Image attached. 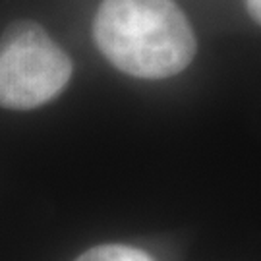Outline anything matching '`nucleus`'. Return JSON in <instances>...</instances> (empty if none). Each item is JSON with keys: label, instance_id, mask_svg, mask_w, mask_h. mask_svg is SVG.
I'll return each mask as SVG.
<instances>
[{"label": "nucleus", "instance_id": "1", "mask_svg": "<svg viewBox=\"0 0 261 261\" xmlns=\"http://www.w3.org/2000/svg\"><path fill=\"white\" fill-rule=\"evenodd\" d=\"M93 37L112 66L143 80L180 74L197 50L192 23L174 0H103Z\"/></svg>", "mask_w": 261, "mask_h": 261}, {"label": "nucleus", "instance_id": "2", "mask_svg": "<svg viewBox=\"0 0 261 261\" xmlns=\"http://www.w3.org/2000/svg\"><path fill=\"white\" fill-rule=\"evenodd\" d=\"M72 77V60L37 21L19 19L0 37V107L29 111L53 101Z\"/></svg>", "mask_w": 261, "mask_h": 261}, {"label": "nucleus", "instance_id": "3", "mask_svg": "<svg viewBox=\"0 0 261 261\" xmlns=\"http://www.w3.org/2000/svg\"><path fill=\"white\" fill-rule=\"evenodd\" d=\"M75 261H155L147 252L124 244H103L84 252Z\"/></svg>", "mask_w": 261, "mask_h": 261}, {"label": "nucleus", "instance_id": "4", "mask_svg": "<svg viewBox=\"0 0 261 261\" xmlns=\"http://www.w3.org/2000/svg\"><path fill=\"white\" fill-rule=\"evenodd\" d=\"M248 2V10H250V16H252L257 23L261 19V0H246Z\"/></svg>", "mask_w": 261, "mask_h": 261}]
</instances>
